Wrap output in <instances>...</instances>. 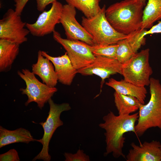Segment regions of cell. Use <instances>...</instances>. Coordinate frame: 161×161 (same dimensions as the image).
<instances>
[{"label": "cell", "instance_id": "obj_1", "mask_svg": "<svg viewBox=\"0 0 161 161\" xmlns=\"http://www.w3.org/2000/svg\"><path fill=\"white\" fill-rule=\"evenodd\" d=\"M138 117L139 112L116 116L111 111L103 117L104 122L100 123L99 126L105 131L106 146L104 156L112 153L114 158L122 157L126 159L123 152L126 139L124 134L129 132L135 133V123Z\"/></svg>", "mask_w": 161, "mask_h": 161}, {"label": "cell", "instance_id": "obj_2", "mask_svg": "<svg viewBox=\"0 0 161 161\" xmlns=\"http://www.w3.org/2000/svg\"><path fill=\"white\" fill-rule=\"evenodd\" d=\"M145 5L140 0H123L106 9V16L116 31L128 35L141 28Z\"/></svg>", "mask_w": 161, "mask_h": 161}, {"label": "cell", "instance_id": "obj_3", "mask_svg": "<svg viewBox=\"0 0 161 161\" xmlns=\"http://www.w3.org/2000/svg\"><path fill=\"white\" fill-rule=\"evenodd\" d=\"M149 86L150 100L146 104H140L135 127V133L139 137L151 128L161 130V84L158 79L151 78Z\"/></svg>", "mask_w": 161, "mask_h": 161}, {"label": "cell", "instance_id": "obj_4", "mask_svg": "<svg viewBox=\"0 0 161 161\" xmlns=\"http://www.w3.org/2000/svg\"><path fill=\"white\" fill-rule=\"evenodd\" d=\"M106 7L104 5L92 17H82L81 25L92 36L95 44H116L127 37V35L117 32L110 24L106 16Z\"/></svg>", "mask_w": 161, "mask_h": 161}, {"label": "cell", "instance_id": "obj_5", "mask_svg": "<svg viewBox=\"0 0 161 161\" xmlns=\"http://www.w3.org/2000/svg\"><path fill=\"white\" fill-rule=\"evenodd\" d=\"M149 51L148 48L142 50L122 64L121 75L123 79L138 86H149L153 73L149 63Z\"/></svg>", "mask_w": 161, "mask_h": 161}, {"label": "cell", "instance_id": "obj_6", "mask_svg": "<svg viewBox=\"0 0 161 161\" xmlns=\"http://www.w3.org/2000/svg\"><path fill=\"white\" fill-rule=\"evenodd\" d=\"M49 109L48 116L45 121L39 123L42 127L44 134L42 137L36 141L42 145L41 151L32 159L35 161L37 160H42L44 161H49L51 157L49 154V145L52 136L56 129L64 124L63 122L61 119V113L64 111L69 110L71 107L68 103H64L57 104L54 102L52 98L48 101Z\"/></svg>", "mask_w": 161, "mask_h": 161}, {"label": "cell", "instance_id": "obj_7", "mask_svg": "<svg viewBox=\"0 0 161 161\" xmlns=\"http://www.w3.org/2000/svg\"><path fill=\"white\" fill-rule=\"evenodd\" d=\"M17 74L26 84L25 88H21L20 89L22 95H26L27 97V100L25 103V106L34 102L41 110L45 104L57 91L58 89L55 87H49L40 82L35 75L27 69H22L21 71H18Z\"/></svg>", "mask_w": 161, "mask_h": 161}, {"label": "cell", "instance_id": "obj_8", "mask_svg": "<svg viewBox=\"0 0 161 161\" xmlns=\"http://www.w3.org/2000/svg\"><path fill=\"white\" fill-rule=\"evenodd\" d=\"M53 32L54 39L66 51L73 66L76 69L84 68L94 61L95 56L90 50L89 44L79 40L63 38L55 30Z\"/></svg>", "mask_w": 161, "mask_h": 161}, {"label": "cell", "instance_id": "obj_9", "mask_svg": "<svg viewBox=\"0 0 161 161\" xmlns=\"http://www.w3.org/2000/svg\"><path fill=\"white\" fill-rule=\"evenodd\" d=\"M26 23L22 21L21 16L15 10L9 9L0 20V39L20 45L26 42L27 36L30 32L24 28Z\"/></svg>", "mask_w": 161, "mask_h": 161}, {"label": "cell", "instance_id": "obj_10", "mask_svg": "<svg viewBox=\"0 0 161 161\" xmlns=\"http://www.w3.org/2000/svg\"><path fill=\"white\" fill-rule=\"evenodd\" d=\"M76 8L68 4L63 5L60 19L67 39L79 40L90 45L95 44L92 36L77 21Z\"/></svg>", "mask_w": 161, "mask_h": 161}, {"label": "cell", "instance_id": "obj_11", "mask_svg": "<svg viewBox=\"0 0 161 161\" xmlns=\"http://www.w3.org/2000/svg\"><path fill=\"white\" fill-rule=\"evenodd\" d=\"M63 7L61 3L56 1L49 10L42 12L35 23H27L26 27L32 35L36 37H43L53 32L55 25L60 23Z\"/></svg>", "mask_w": 161, "mask_h": 161}, {"label": "cell", "instance_id": "obj_12", "mask_svg": "<svg viewBox=\"0 0 161 161\" xmlns=\"http://www.w3.org/2000/svg\"><path fill=\"white\" fill-rule=\"evenodd\" d=\"M122 65L115 58L96 56L92 63L78 70V72L84 76L95 75L99 77L101 79V89L106 79L112 75L117 73L121 74Z\"/></svg>", "mask_w": 161, "mask_h": 161}, {"label": "cell", "instance_id": "obj_13", "mask_svg": "<svg viewBox=\"0 0 161 161\" xmlns=\"http://www.w3.org/2000/svg\"><path fill=\"white\" fill-rule=\"evenodd\" d=\"M130 149L126 157L127 161H161V143L157 140L144 142L138 145L131 144Z\"/></svg>", "mask_w": 161, "mask_h": 161}, {"label": "cell", "instance_id": "obj_14", "mask_svg": "<svg viewBox=\"0 0 161 161\" xmlns=\"http://www.w3.org/2000/svg\"><path fill=\"white\" fill-rule=\"evenodd\" d=\"M41 54L53 64L58 81L64 85H70L78 72V70L73 66L67 52L56 57L51 56L44 51H41Z\"/></svg>", "mask_w": 161, "mask_h": 161}, {"label": "cell", "instance_id": "obj_15", "mask_svg": "<svg viewBox=\"0 0 161 161\" xmlns=\"http://www.w3.org/2000/svg\"><path fill=\"white\" fill-rule=\"evenodd\" d=\"M32 72L38 75L43 83L50 87H55L58 78L52 62L44 57L39 50L38 53L37 62L32 66Z\"/></svg>", "mask_w": 161, "mask_h": 161}, {"label": "cell", "instance_id": "obj_16", "mask_svg": "<svg viewBox=\"0 0 161 161\" xmlns=\"http://www.w3.org/2000/svg\"><path fill=\"white\" fill-rule=\"evenodd\" d=\"M106 84L119 93L134 97L142 104H145L147 92L145 86H137L124 79L117 80L113 78L109 79Z\"/></svg>", "mask_w": 161, "mask_h": 161}, {"label": "cell", "instance_id": "obj_17", "mask_svg": "<svg viewBox=\"0 0 161 161\" xmlns=\"http://www.w3.org/2000/svg\"><path fill=\"white\" fill-rule=\"evenodd\" d=\"M36 140L30 132L24 128H20L10 130L0 126V148L12 143H23L28 144Z\"/></svg>", "mask_w": 161, "mask_h": 161}, {"label": "cell", "instance_id": "obj_18", "mask_svg": "<svg viewBox=\"0 0 161 161\" xmlns=\"http://www.w3.org/2000/svg\"><path fill=\"white\" fill-rule=\"evenodd\" d=\"M20 44L0 39V72L9 71L18 55Z\"/></svg>", "mask_w": 161, "mask_h": 161}, {"label": "cell", "instance_id": "obj_19", "mask_svg": "<svg viewBox=\"0 0 161 161\" xmlns=\"http://www.w3.org/2000/svg\"><path fill=\"white\" fill-rule=\"evenodd\" d=\"M114 96V103L119 115L130 114L139 110L141 103L134 97L123 95L115 91Z\"/></svg>", "mask_w": 161, "mask_h": 161}, {"label": "cell", "instance_id": "obj_20", "mask_svg": "<svg viewBox=\"0 0 161 161\" xmlns=\"http://www.w3.org/2000/svg\"><path fill=\"white\" fill-rule=\"evenodd\" d=\"M161 19V0H148L143 10L141 28H150L154 22Z\"/></svg>", "mask_w": 161, "mask_h": 161}, {"label": "cell", "instance_id": "obj_21", "mask_svg": "<svg viewBox=\"0 0 161 161\" xmlns=\"http://www.w3.org/2000/svg\"><path fill=\"white\" fill-rule=\"evenodd\" d=\"M71 4L81 11L85 17L90 18L96 15L101 10L100 0H66Z\"/></svg>", "mask_w": 161, "mask_h": 161}, {"label": "cell", "instance_id": "obj_22", "mask_svg": "<svg viewBox=\"0 0 161 161\" xmlns=\"http://www.w3.org/2000/svg\"><path fill=\"white\" fill-rule=\"evenodd\" d=\"M117 44L116 59L122 64L128 61L135 53L126 38L119 41Z\"/></svg>", "mask_w": 161, "mask_h": 161}, {"label": "cell", "instance_id": "obj_23", "mask_svg": "<svg viewBox=\"0 0 161 161\" xmlns=\"http://www.w3.org/2000/svg\"><path fill=\"white\" fill-rule=\"evenodd\" d=\"M147 31L146 29L140 28L127 35L126 39L135 53L142 46L145 44V34Z\"/></svg>", "mask_w": 161, "mask_h": 161}, {"label": "cell", "instance_id": "obj_24", "mask_svg": "<svg viewBox=\"0 0 161 161\" xmlns=\"http://www.w3.org/2000/svg\"><path fill=\"white\" fill-rule=\"evenodd\" d=\"M89 47L95 56H102L115 58L118 45L117 43L106 45L95 44L89 45Z\"/></svg>", "mask_w": 161, "mask_h": 161}, {"label": "cell", "instance_id": "obj_25", "mask_svg": "<svg viewBox=\"0 0 161 161\" xmlns=\"http://www.w3.org/2000/svg\"><path fill=\"white\" fill-rule=\"evenodd\" d=\"M65 161H89V157L79 148L75 153L65 152L64 154Z\"/></svg>", "mask_w": 161, "mask_h": 161}, {"label": "cell", "instance_id": "obj_26", "mask_svg": "<svg viewBox=\"0 0 161 161\" xmlns=\"http://www.w3.org/2000/svg\"><path fill=\"white\" fill-rule=\"evenodd\" d=\"M20 160L18 153L15 149L0 154V161H19Z\"/></svg>", "mask_w": 161, "mask_h": 161}, {"label": "cell", "instance_id": "obj_27", "mask_svg": "<svg viewBox=\"0 0 161 161\" xmlns=\"http://www.w3.org/2000/svg\"><path fill=\"white\" fill-rule=\"evenodd\" d=\"M56 0H36L37 10L42 12L44 10L46 7L49 4H52Z\"/></svg>", "mask_w": 161, "mask_h": 161}, {"label": "cell", "instance_id": "obj_28", "mask_svg": "<svg viewBox=\"0 0 161 161\" xmlns=\"http://www.w3.org/2000/svg\"><path fill=\"white\" fill-rule=\"evenodd\" d=\"M29 0H13L15 2V10L18 15H21L23 9Z\"/></svg>", "mask_w": 161, "mask_h": 161}, {"label": "cell", "instance_id": "obj_29", "mask_svg": "<svg viewBox=\"0 0 161 161\" xmlns=\"http://www.w3.org/2000/svg\"><path fill=\"white\" fill-rule=\"evenodd\" d=\"M161 34V21H159L158 23L153 25L145 33V36L147 35H151L154 33Z\"/></svg>", "mask_w": 161, "mask_h": 161}, {"label": "cell", "instance_id": "obj_30", "mask_svg": "<svg viewBox=\"0 0 161 161\" xmlns=\"http://www.w3.org/2000/svg\"><path fill=\"white\" fill-rule=\"evenodd\" d=\"M140 1L145 4V1L146 0H140Z\"/></svg>", "mask_w": 161, "mask_h": 161}, {"label": "cell", "instance_id": "obj_31", "mask_svg": "<svg viewBox=\"0 0 161 161\" xmlns=\"http://www.w3.org/2000/svg\"></svg>", "mask_w": 161, "mask_h": 161}]
</instances>
